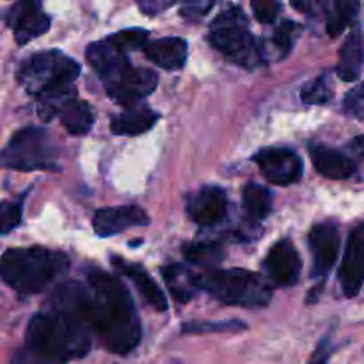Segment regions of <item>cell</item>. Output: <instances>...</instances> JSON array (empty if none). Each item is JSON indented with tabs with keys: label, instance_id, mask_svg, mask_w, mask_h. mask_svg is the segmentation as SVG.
Listing matches in <instances>:
<instances>
[{
	"label": "cell",
	"instance_id": "6da1fadb",
	"mask_svg": "<svg viewBox=\"0 0 364 364\" xmlns=\"http://www.w3.org/2000/svg\"><path fill=\"white\" fill-rule=\"evenodd\" d=\"M50 304L53 311L87 327L112 354H128L141 341V322L130 291L105 270H91L87 284L63 283L52 294Z\"/></svg>",
	"mask_w": 364,
	"mask_h": 364
},
{
	"label": "cell",
	"instance_id": "7a4b0ae2",
	"mask_svg": "<svg viewBox=\"0 0 364 364\" xmlns=\"http://www.w3.org/2000/svg\"><path fill=\"white\" fill-rule=\"evenodd\" d=\"M85 55L105 85L107 95L128 109L139 105V102L151 95L159 85V75L155 71L135 68L128 53L114 46L109 39L89 45Z\"/></svg>",
	"mask_w": 364,
	"mask_h": 364
},
{
	"label": "cell",
	"instance_id": "3957f363",
	"mask_svg": "<svg viewBox=\"0 0 364 364\" xmlns=\"http://www.w3.org/2000/svg\"><path fill=\"white\" fill-rule=\"evenodd\" d=\"M27 348L41 363L66 364L91 350V331L63 313H38L25 331Z\"/></svg>",
	"mask_w": 364,
	"mask_h": 364
},
{
	"label": "cell",
	"instance_id": "277c9868",
	"mask_svg": "<svg viewBox=\"0 0 364 364\" xmlns=\"http://www.w3.org/2000/svg\"><path fill=\"white\" fill-rule=\"evenodd\" d=\"M70 267L64 252L46 247L9 249L2 256L4 283L20 295H34L45 290Z\"/></svg>",
	"mask_w": 364,
	"mask_h": 364
},
{
	"label": "cell",
	"instance_id": "5b68a950",
	"mask_svg": "<svg viewBox=\"0 0 364 364\" xmlns=\"http://www.w3.org/2000/svg\"><path fill=\"white\" fill-rule=\"evenodd\" d=\"M80 75V64L60 50L32 53L21 63L16 80L21 87L39 98L75 91L73 82Z\"/></svg>",
	"mask_w": 364,
	"mask_h": 364
},
{
	"label": "cell",
	"instance_id": "8992f818",
	"mask_svg": "<svg viewBox=\"0 0 364 364\" xmlns=\"http://www.w3.org/2000/svg\"><path fill=\"white\" fill-rule=\"evenodd\" d=\"M210 45L226 59L245 70H256L265 63V52L249 31V21L242 7L228 6L210 25Z\"/></svg>",
	"mask_w": 364,
	"mask_h": 364
},
{
	"label": "cell",
	"instance_id": "52a82bcc",
	"mask_svg": "<svg viewBox=\"0 0 364 364\" xmlns=\"http://www.w3.org/2000/svg\"><path fill=\"white\" fill-rule=\"evenodd\" d=\"M196 287L228 306L265 308L272 301V291L263 277L245 269L208 270L196 276Z\"/></svg>",
	"mask_w": 364,
	"mask_h": 364
},
{
	"label": "cell",
	"instance_id": "ba28073f",
	"mask_svg": "<svg viewBox=\"0 0 364 364\" xmlns=\"http://www.w3.org/2000/svg\"><path fill=\"white\" fill-rule=\"evenodd\" d=\"M55 139L38 127L21 128L2 151V166L14 171H60Z\"/></svg>",
	"mask_w": 364,
	"mask_h": 364
},
{
	"label": "cell",
	"instance_id": "9c48e42d",
	"mask_svg": "<svg viewBox=\"0 0 364 364\" xmlns=\"http://www.w3.org/2000/svg\"><path fill=\"white\" fill-rule=\"evenodd\" d=\"M252 162L258 164L267 181L281 187L297 183L304 173L302 159L290 148H263L252 155Z\"/></svg>",
	"mask_w": 364,
	"mask_h": 364
},
{
	"label": "cell",
	"instance_id": "30bf717a",
	"mask_svg": "<svg viewBox=\"0 0 364 364\" xmlns=\"http://www.w3.org/2000/svg\"><path fill=\"white\" fill-rule=\"evenodd\" d=\"M6 23L13 28L14 41L21 46L48 32L50 16L45 13L41 2L25 0L9 7L6 13Z\"/></svg>",
	"mask_w": 364,
	"mask_h": 364
},
{
	"label": "cell",
	"instance_id": "8fae6325",
	"mask_svg": "<svg viewBox=\"0 0 364 364\" xmlns=\"http://www.w3.org/2000/svg\"><path fill=\"white\" fill-rule=\"evenodd\" d=\"M309 249L313 252V279L322 281L329 276L331 269L336 263L338 255H340V230L334 223L316 224L309 231Z\"/></svg>",
	"mask_w": 364,
	"mask_h": 364
},
{
	"label": "cell",
	"instance_id": "7c38bea8",
	"mask_svg": "<svg viewBox=\"0 0 364 364\" xmlns=\"http://www.w3.org/2000/svg\"><path fill=\"white\" fill-rule=\"evenodd\" d=\"M187 213L199 228H213L226 219L228 196L217 185H205L188 196Z\"/></svg>",
	"mask_w": 364,
	"mask_h": 364
},
{
	"label": "cell",
	"instance_id": "4fadbf2b",
	"mask_svg": "<svg viewBox=\"0 0 364 364\" xmlns=\"http://www.w3.org/2000/svg\"><path fill=\"white\" fill-rule=\"evenodd\" d=\"M263 270L277 287H294L301 277V255L290 240L276 242L263 259Z\"/></svg>",
	"mask_w": 364,
	"mask_h": 364
},
{
	"label": "cell",
	"instance_id": "5bb4252c",
	"mask_svg": "<svg viewBox=\"0 0 364 364\" xmlns=\"http://www.w3.org/2000/svg\"><path fill=\"white\" fill-rule=\"evenodd\" d=\"M338 279L345 297L352 299L359 295L364 284V224L354 228L348 235Z\"/></svg>",
	"mask_w": 364,
	"mask_h": 364
},
{
	"label": "cell",
	"instance_id": "9a60e30c",
	"mask_svg": "<svg viewBox=\"0 0 364 364\" xmlns=\"http://www.w3.org/2000/svg\"><path fill=\"white\" fill-rule=\"evenodd\" d=\"M149 224L148 213L139 206H112L96 210L92 217V228L98 237L107 238L127 231L128 228Z\"/></svg>",
	"mask_w": 364,
	"mask_h": 364
},
{
	"label": "cell",
	"instance_id": "2e32d148",
	"mask_svg": "<svg viewBox=\"0 0 364 364\" xmlns=\"http://www.w3.org/2000/svg\"><path fill=\"white\" fill-rule=\"evenodd\" d=\"M110 263H112L114 269L119 270L123 276H127L128 279H132V283L135 284L139 294L142 295V299H144L153 309H156V311H167L169 302H167L166 294L160 290L159 284L153 281V277L146 272L144 267L127 262V259H123L117 255H114L112 258H110Z\"/></svg>",
	"mask_w": 364,
	"mask_h": 364
},
{
	"label": "cell",
	"instance_id": "e0dca14e",
	"mask_svg": "<svg viewBox=\"0 0 364 364\" xmlns=\"http://www.w3.org/2000/svg\"><path fill=\"white\" fill-rule=\"evenodd\" d=\"M309 155H311L313 166L318 171V174L329 178V180H348L358 171V166L350 156L329 148V146L311 144Z\"/></svg>",
	"mask_w": 364,
	"mask_h": 364
},
{
	"label": "cell",
	"instance_id": "ac0fdd59",
	"mask_svg": "<svg viewBox=\"0 0 364 364\" xmlns=\"http://www.w3.org/2000/svg\"><path fill=\"white\" fill-rule=\"evenodd\" d=\"M144 55L162 70H181L187 63L188 43L183 38H160L144 46Z\"/></svg>",
	"mask_w": 364,
	"mask_h": 364
},
{
	"label": "cell",
	"instance_id": "d6986e66",
	"mask_svg": "<svg viewBox=\"0 0 364 364\" xmlns=\"http://www.w3.org/2000/svg\"><path fill=\"white\" fill-rule=\"evenodd\" d=\"M159 119V112L149 109L148 105H141L139 103V105L127 109L119 116L112 117V121H110V132L114 135H128V137H134V135H141L151 130V127Z\"/></svg>",
	"mask_w": 364,
	"mask_h": 364
},
{
	"label": "cell",
	"instance_id": "ffe728a7",
	"mask_svg": "<svg viewBox=\"0 0 364 364\" xmlns=\"http://www.w3.org/2000/svg\"><path fill=\"white\" fill-rule=\"evenodd\" d=\"M364 64V39L359 25H355L340 48L338 77L345 82H355Z\"/></svg>",
	"mask_w": 364,
	"mask_h": 364
},
{
	"label": "cell",
	"instance_id": "44dd1931",
	"mask_svg": "<svg viewBox=\"0 0 364 364\" xmlns=\"http://www.w3.org/2000/svg\"><path fill=\"white\" fill-rule=\"evenodd\" d=\"M59 119L71 135H85L91 132L92 124H95V114H92L89 103L75 98L63 107V110L59 112Z\"/></svg>",
	"mask_w": 364,
	"mask_h": 364
},
{
	"label": "cell",
	"instance_id": "7402d4cb",
	"mask_svg": "<svg viewBox=\"0 0 364 364\" xmlns=\"http://www.w3.org/2000/svg\"><path fill=\"white\" fill-rule=\"evenodd\" d=\"M318 6L326 13L327 32H329L331 38H338L354 21L355 14L359 11V2H352V0L320 2Z\"/></svg>",
	"mask_w": 364,
	"mask_h": 364
},
{
	"label": "cell",
	"instance_id": "603a6c76",
	"mask_svg": "<svg viewBox=\"0 0 364 364\" xmlns=\"http://www.w3.org/2000/svg\"><path fill=\"white\" fill-rule=\"evenodd\" d=\"M162 277L169 287L171 295L176 299L178 302H188L196 295V276L188 272L183 265H173L162 267Z\"/></svg>",
	"mask_w": 364,
	"mask_h": 364
},
{
	"label": "cell",
	"instance_id": "cb8c5ba5",
	"mask_svg": "<svg viewBox=\"0 0 364 364\" xmlns=\"http://www.w3.org/2000/svg\"><path fill=\"white\" fill-rule=\"evenodd\" d=\"M244 208L252 220H263L272 212V192L258 183H247L242 191Z\"/></svg>",
	"mask_w": 364,
	"mask_h": 364
},
{
	"label": "cell",
	"instance_id": "d4e9b609",
	"mask_svg": "<svg viewBox=\"0 0 364 364\" xmlns=\"http://www.w3.org/2000/svg\"><path fill=\"white\" fill-rule=\"evenodd\" d=\"M185 259L203 269H213L224 262V249L217 242H194L181 247Z\"/></svg>",
	"mask_w": 364,
	"mask_h": 364
},
{
	"label": "cell",
	"instance_id": "484cf974",
	"mask_svg": "<svg viewBox=\"0 0 364 364\" xmlns=\"http://www.w3.org/2000/svg\"><path fill=\"white\" fill-rule=\"evenodd\" d=\"M334 98V89L327 73L318 75L315 80L304 85L301 91V100L306 105H326Z\"/></svg>",
	"mask_w": 364,
	"mask_h": 364
},
{
	"label": "cell",
	"instance_id": "4316f807",
	"mask_svg": "<svg viewBox=\"0 0 364 364\" xmlns=\"http://www.w3.org/2000/svg\"><path fill=\"white\" fill-rule=\"evenodd\" d=\"M301 31H302L301 25L295 23V21L291 20H284L277 25L270 41H272L274 48H277V52H279L281 57H287L288 53L291 52L295 39L299 38Z\"/></svg>",
	"mask_w": 364,
	"mask_h": 364
},
{
	"label": "cell",
	"instance_id": "83f0119b",
	"mask_svg": "<svg viewBox=\"0 0 364 364\" xmlns=\"http://www.w3.org/2000/svg\"><path fill=\"white\" fill-rule=\"evenodd\" d=\"M149 32L144 28H124V31L116 32V34L109 36V41L114 46L121 48L123 52H130V50H144V46L148 45Z\"/></svg>",
	"mask_w": 364,
	"mask_h": 364
},
{
	"label": "cell",
	"instance_id": "f1b7e54d",
	"mask_svg": "<svg viewBox=\"0 0 364 364\" xmlns=\"http://www.w3.org/2000/svg\"><path fill=\"white\" fill-rule=\"evenodd\" d=\"M247 323L240 320H223V322H187L183 323V333L187 334H206V333H226V331H245Z\"/></svg>",
	"mask_w": 364,
	"mask_h": 364
},
{
	"label": "cell",
	"instance_id": "f546056e",
	"mask_svg": "<svg viewBox=\"0 0 364 364\" xmlns=\"http://www.w3.org/2000/svg\"><path fill=\"white\" fill-rule=\"evenodd\" d=\"M23 198L25 194H21L20 198H16L14 201H6L2 205V219H0V228H2V235H7L9 231H13L18 224L21 223V213H23Z\"/></svg>",
	"mask_w": 364,
	"mask_h": 364
},
{
	"label": "cell",
	"instance_id": "4dcf8cb0",
	"mask_svg": "<svg viewBox=\"0 0 364 364\" xmlns=\"http://www.w3.org/2000/svg\"><path fill=\"white\" fill-rule=\"evenodd\" d=\"M343 110L347 116L355 117V119H364V82L352 87L345 95Z\"/></svg>",
	"mask_w": 364,
	"mask_h": 364
},
{
	"label": "cell",
	"instance_id": "1f68e13d",
	"mask_svg": "<svg viewBox=\"0 0 364 364\" xmlns=\"http://www.w3.org/2000/svg\"><path fill=\"white\" fill-rule=\"evenodd\" d=\"M255 16L259 23H274L281 11V4L274 0H259V2L251 4Z\"/></svg>",
	"mask_w": 364,
	"mask_h": 364
},
{
	"label": "cell",
	"instance_id": "d6a6232c",
	"mask_svg": "<svg viewBox=\"0 0 364 364\" xmlns=\"http://www.w3.org/2000/svg\"><path fill=\"white\" fill-rule=\"evenodd\" d=\"M215 2H203V0H196V2H185L180 7L181 18L187 21H198L201 20L205 14H208L213 9Z\"/></svg>",
	"mask_w": 364,
	"mask_h": 364
},
{
	"label": "cell",
	"instance_id": "836d02e7",
	"mask_svg": "<svg viewBox=\"0 0 364 364\" xmlns=\"http://www.w3.org/2000/svg\"><path fill=\"white\" fill-rule=\"evenodd\" d=\"M173 6H174L173 0H171V2H167V0H151V2L139 4V9H141L144 14H148V16H155V14L164 13V11L169 9V7Z\"/></svg>",
	"mask_w": 364,
	"mask_h": 364
},
{
	"label": "cell",
	"instance_id": "e575fe53",
	"mask_svg": "<svg viewBox=\"0 0 364 364\" xmlns=\"http://www.w3.org/2000/svg\"><path fill=\"white\" fill-rule=\"evenodd\" d=\"M38 358H36L34 354H32L28 348H25V350H20L16 355L13 358V364H39Z\"/></svg>",
	"mask_w": 364,
	"mask_h": 364
},
{
	"label": "cell",
	"instance_id": "d590c367",
	"mask_svg": "<svg viewBox=\"0 0 364 364\" xmlns=\"http://www.w3.org/2000/svg\"><path fill=\"white\" fill-rule=\"evenodd\" d=\"M308 364H329V350H327V343L320 345L318 350L313 354L311 361Z\"/></svg>",
	"mask_w": 364,
	"mask_h": 364
},
{
	"label": "cell",
	"instance_id": "8d00e7d4",
	"mask_svg": "<svg viewBox=\"0 0 364 364\" xmlns=\"http://www.w3.org/2000/svg\"><path fill=\"white\" fill-rule=\"evenodd\" d=\"M350 148H352V151L359 156V159L364 160V135H359V137L352 139Z\"/></svg>",
	"mask_w": 364,
	"mask_h": 364
}]
</instances>
